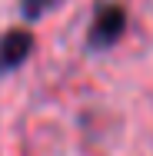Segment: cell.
Instances as JSON below:
<instances>
[{"label":"cell","instance_id":"2","mask_svg":"<svg viewBox=\"0 0 153 156\" xmlns=\"http://www.w3.org/2000/svg\"><path fill=\"white\" fill-rule=\"evenodd\" d=\"M30 53H33V33L30 30H7L0 37V76L20 70Z\"/></svg>","mask_w":153,"mask_h":156},{"label":"cell","instance_id":"1","mask_svg":"<svg viewBox=\"0 0 153 156\" xmlns=\"http://www.w3.org/2000/svg\"><path fill=\"white\" fill-rule=\"evenodd\" d=\"M123 30H126V10L120 3H103L90 23L87 43H90V50H107L123 37Z\"/></svg>","mask_w":153,"mask_h":156},{"label":"cell","instance_id":"3","mask_svg":"<svg viewBox=\"0 0 153 156\" xmlns=\"http://www.w3.org/2000/svg\"><path fill=\"white\" fill-rule=\"evenodd\" d=\"M63 0H20V7H24V17H30V20H40V17H47L50 10H57Z\"/></svg>","mask_w":153,"mask_h":156}]
</instances>
